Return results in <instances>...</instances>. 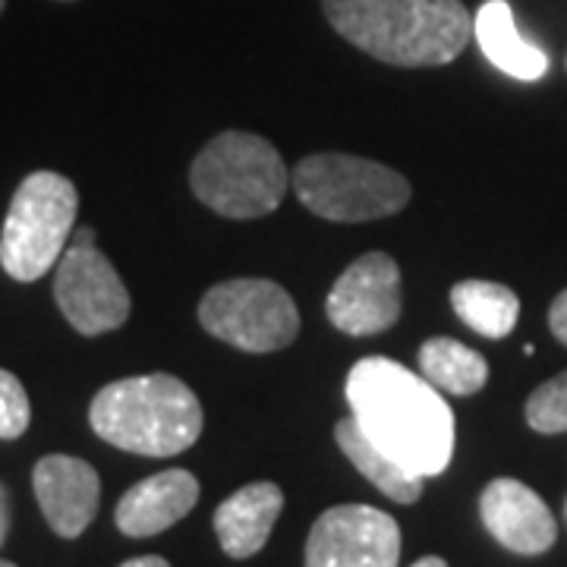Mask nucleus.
I'll return each instance as SVG.
<instances>
[{
  "instance_id": "f257e3e1",
  "label": "nucleus",
  "mask_w": 567,
  "mask_h": 567,
  "mask_svg": "<svg viewBox=\"0 0 567 567\" xmlns=\"http://www.w3.org/2000/svg\"><path fill=\"white\" fill-rule=\"evenodd\" d=\"M350 416L416 476H439L454 457V413L423 375L388 357H365L347 372Z\"/></svg>"
},
{
  "instance_id": "f03ea898",
  "label": "nucleus",
  "mask_w": 567,
  "mask_h": 567,
  "mask_svg": "<svg viewBox=\"0 0 567 567\" xmlns=\"http://www.w3.org/2000/svg\"><path fill=\"white\" fill-rule=\"evenodd\" d=\"M334 32L391 66H445L473 39L461 0H322Z\"/></svg>"
},
{
  "instance_id": "7ed1b4c3",
  "label": "nucleus",
  "mask_w": 567,
  "mask_h": 567,
  "mask_svg": "<svg viewBox=\"0 0 567 567\" xmlns=\"http://www.w3.org/2000/svg\"><path fill=\"white\" fill-rule=\"evenodd\" d=\"M89 423L99 439L121 451L174 457L199 442L203 406L181 379L152 372L104 385L89 406Z\"/></svg>"
},
{
  "instance_id": "20e7f679",
  "label": "nucleus",
  "mask_w": 567,
  "mask_h": 567,
  "mask_svg": "<svg viewBox=\"0 0 567 567\" xmlns=\"http://www.w3.org/2000/svg\"><path fill=\"white\" fill-rule=\"evenodd\" d=\"M196 199L224 218H262L284 203L290 174L278 148L256 133L227 130L189 167Z\"/></svg>"
},
{
  "instance_id": "39448f33",
  "label": "nucleus",
  "mask_w": 567,
  "mask_h": 567,
  "mask_svg": "<svg viewBox=\"0 0 567 567\" xmlns=\"http://www.w3.org/2000/svg\"><path fill=\"white\" fill-rule=\"evenodd\" d=\"M80 193L54 171H35L20 183L0 234V265L13 281L32 284L61 262L73 237Z\"/></svg>"
},
{
  "instance_id": "423d86ee",
  "label": "nucleus",
  "mask_w": 567,
  "mask_h": 567,
  "mask_svg": "<svg viewBox=\"0 0 567 567\" xmlns=\"http://www.w3.org/2000/svg\"><path fill=\"white\" fill-rule=\"evenodd\" d=\"M297 199L324 221L360 224L398 215L410 203V183L385 164L360 155L322 152L293 167Z\"/></svg>"
},
{
  "instance_id": "0eeeda50",
  "label": "nucleus",
  "mask_w": 567,
  "mask_h": 567,
  "mask_svg": "<svg viewBox=\"0 0 567 567\" xmlns=\"http://www.w3.org/2000/svg\"><path fill=\"white\" fill-rule=\"evenodd\" d=\"M199 322L212 338L246 353H275L300 334L293 297L265 278L215 284L199 303Z\"/></svg>"
},
{
  "instance_id": "6e6552de",
  "label": "nucleus",
  "mask_w": 567,
  "mask_h": 567,
  "mask_svg": "<svg viewBox=\"0 0 567 567\" xmlns=\"http://www.w3.org/2000/svg\"><path fill=\"white\" fill-rule=\"evenodd\" d=\"M63 319L85 338L107 334L130 319V290L95 244H70L54 275Z\"/></svg>"
},
{
  "instance_id": "1a4fd4ad",
  "label": "nucleus",
  "mask_w": 567,
  "mask_h": 567,
  "mask_svg": "<svg viewBox=\"0 0 567 567\" xmlns=\"http://www.w3.org/2000/svg\"><path fill=\"white\" fill-rule=\"evenodd\" d=\"M401 527L369 505H338L309 529L306 567H398Z\"/></svg>"
},
{
  "instance_id": "9d476101",
  "label": "nucleus",
  "mask_w": 567,
  "mask_h": 567,
  "mask_svg": "<svg viewBox=\"0 0 567 567\" xmlns=\"http://www.w3.org/2000/svg\"><path fill=\"white\" fill-rule=\"evenodd\" d=\"M401 268L388 252H365L334 281L324 312L338 331L369 338L394 328L401 319Z\"/></svg>"
},
{
  "instance_id": "9b49d317",
  "label": "nucleus",
  "mask_w": 567,
  "mask_h": 567,
  "mask_svg": "<svg viewBox=\"0 0 567 567\" xmlns=\"http://www.w3.org/2000/svg\"><path fill=\"white\" fill-rule=\"evenodd\" d=\"M32 486L48 527L63 539H76L95 520L102 502V480L95 466L80 457L48 454L35 464Z\"/></svg>"
},
{
  "instance_id": "f8f14e48",
  "label": "nucleus",
  "mask_w": 567,
  "mask_h": 567,
  "mask_svg": "<svg viewBox=\"0 0 567 567\" xmlns=\"http://www.w3.org/2000/svg\"><path fill=\"white\" fill-rule=\"evenodd\" d=\"M480 517L492 539L514 555H543L558 539L548 505L520 480H492L480 498Z\"/></svg>"
},
{
  "instance_id": "ddd939ff",
  "label": "nucleus",
  "mask_w": 567,
  "mask_h": 567,
  "mask_svg": "<svg viewBox=\"0 0 567 567\" xmlns=\"http://www.w3.org/2000/svg\"><path fill=\"white\" fill-rule=\"evenodd\" d=\"M196 502H199V480L189 470H164L136 483L123 495L114 520L123 536L145 539L181 524Z\"/></svg>"
},
{
  "instance_id": "4468645a",
  "label": "nucleus",
  "mask_w": 567,
  "mask_h": 567,
  "mask_svg": "<svg viewBox=\"0 0 567 567\" xmlns=\"http://www.w3.org/2000/svg\"><path fill=\"white\" fill-rule=\"evenodd\" d=\"M284 492L275 483H249L237 488L215 511V533L224 555L252 558L268 543L275 520L281 517Z\"/></svg>"
},
{
  "instance_id": "2eb2a0df",
  "label": "nucleus",
  "mask_w": 567,
  "mask_h": 567,
  "mask_svg": "<svg viewBox=\"0 0 567 567\" xmlns=\"http://www.w3.org/2000/svg\"><path fill=\"white\" fill-rule=\"evenodd\" d=\"M473 35L492 66H498L511 80L536 82L548 73V54L520 35L514 10L507 0H486L473 17Z\"/></svg>"
},
{
  "instance_id": "dca6fc26",
  "label": "nucleus",
  "mask_w": 567,
  "mask_h": 567,
  "mask_svg": "<svg viewBox=\"0 0 567 567\" xmlns=\"http://www.w3.org/2000/svg\"><path fill=\"white\" fill-rule=\"evenodd\" d=\"M334 439H338V445L344 451L347 461L357 466L365 480L379 488L382 495H388L391 502H398V505L420 502V495H423V476H416V473H410L398 461H391L385 451L365 435L353 416H344L341 423L334 425Z\"/></svg>"
},
{
  "instance_id": "f3484780",
  "label": "nucleus",
  "mask_w": 567,
  "mask_h": 567,
  "mask_svg": "<svg viewBox=\"0 0 567 567\" xmlns=\"http://www.w3.org/2000/svg\"><path fill=\"white\" fill-rule=\"evenodd\" d=\"M451 306L470 324L476 334L488 341L507 338L520 319V300L517 293L498 281H461L451 287Z\"/></svg>"
},
{
  "instance_id": "a211bd4d",
  "label": "nucleus",
  "mask_w": 567,
  "mask_h": 567,
  "mask_svg": "<svg viewBox=\"0 0 567 567\" xmlns=\"http://www.w3.org/2000/svg\"><path fill=\"white\" fill-rule=\"evenodd\" d=\"M420 372L432 388L447 394H476L486 388L488 365L483 353L454 338H432L420 347Z\"/></svg>"
},
{
  "instance_id": "6ab92c4d",
  "label": "nucleus",
  "mask_w": 567,
  "mask_h": 567,
  "mask_svg": "<svg viewBox=\"0 0 567 567\" xmlns=\"http://www.w3.org/2000/svg\"><path fill=\"white\" fill-rule=\"evenodd\" d=\"M527 423L539 435H558L567 432V369L561 375L548 379L529 394Z\"/></svg>"
},
{
  "instance_id": "aec40b11",
  "label": "nucleus",
  "mask_w": 567,
  "mask_h": 567,
  "mask_svg": "<svg viewBox=\"0 0 567 567\" xmlns=\"http://www.w3.org/2000/svg\"><path fill=\"white\" fill-rule=\"evenodd\" d=\"M29 423H32V406H29L25 388L13 372L0 369V439L7 442L20 439Z\"/></svg>"
},
{
  "instance_id": "412c9836",
  "label": "nucleus",
  "mask_w": 567,
  "mask_h": 567,
  "mask_svg": "<svg viewBox=\"0 0 567 567\" xmlns=\"http://www.w3.org/2000/svg\"><path fill=\"white\" fill-rule=\"evenodd\" d=\"M548 328H551V334L567 347V290H561V293L555 297L551 309H548Z\"/></svg>"
},
{
  "instance_id": "4be33fe9",
  "label": "nucleus",
  "mask_w": 567,
  "mask_h": 567,
  "mask_svg": "<svg viewBox=\"0 0 567 567\" xmlns=\"http://www.w3.org/2000/svg\"><path fill=\"white\" fill-rule=\"evenodd\" d=\"M7 533H10V495L0 483V546L7 543Z\"/></svg>"
},
{
  "instance_id": "5701e85b",
  "label": "nucleus",
  "mask_w": 567,
  "mask_h": 567,
  "mask_svg": "<svg viewBox=\"0 0 567 567\" xmlns=\"http://www.w3.org/2000/svg\"><path fill=\"white\" fill-rule=\"evenodd\" d=\"M121 567H171L164 558L158 555H142V558H130V561H123Z\"/></svg>"
},
{
  "instance_id": "b1692460",
  "label": "nucleus",
  "mask_w": 567,
  "mask_h": 567,
  "mask_svg": "<svg viewBox=\"0 0 567 567\" xmlns=\"http://www.w3.org/2000/svg\"><path fill=\"white\" fill-rule=\"evenodd\" d=\"M413 567H447L445 558H439V555H425V558H420Z\"/></svg>"
},
{
  "instance_id": "393cba45",
  "label": "nucleus",
  "mask_w": 567,
  "mask_h": 567,
  "mask_svg": "<svg viewBox=\"0 0 567 567\" xmlns=\"http://www.w3.org/2000/svg\"><path fill=\"white\" fill-rule=\"evenodd\" d=\"M0 567H17V565H10V561H0Z\"/></svg>"
},
{
  "instance_id": "a878e982",
  "label": "nucleus",
  "mask_w": 567,
  "mask_h": 567,
  "mask_svg": "<svg viewBox=\"0 0 567 567\" xmlns=\"http://www.w3.org/2000/svg\"><path fill=\"white\" fill-rule=\"evenodd\" d=\"M3 7H7V0H0V13H3Z\"/></svg>"
},
{
  "instance_id": "bb28decb",
  "label": "nucleus",
  "mask_w": 567,
  "mask_h": 567,
  "mask_svg": "<svg viewBox=\"0 0 567 567\" xmlns=\"http://www.w3.org/2000/svg\"><path fill=\"white\" fill-rule=\"evenodd\" d=\"M565 517H567V505H565Z\"/></svg>"
},
{
  "instance_id": "cd10ccee",
  "label": "nucleus",
  "mask_w": 567,
  "mask_h": 567,
  "mask_svg": "<svg viewBox=\"0 0 567 567\" xmlns=\"http://www.w3.org/2000/svg\"><path fill=\"white\" fill-rule=\"evenodd\" d=\"M63 3H70V0H63Z\"/></svg>"
}]
</instances>
